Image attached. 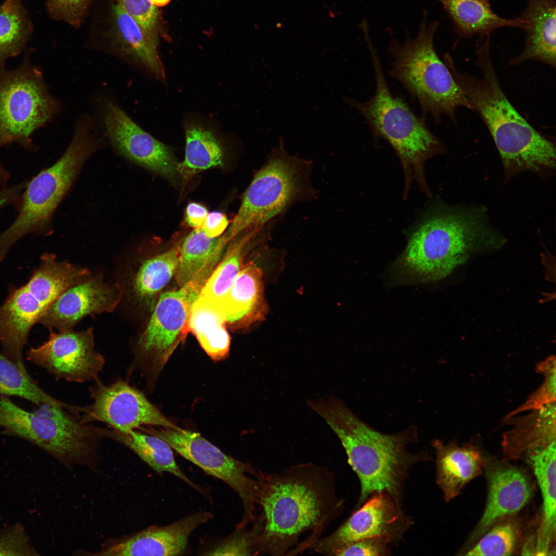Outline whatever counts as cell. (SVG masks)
Segmentation results:
<instances>
[{
  "label": "cell",
  "mask_w": 556,
  "mask_h": 556,
  "mask_svg": "<svg viewBox=\"0 0 556 556\" xmlns=\"http://www.w3.org/2000/svg\"><path fill=\"white\" fill-rule=\"evenodd\" d=\"M221 305L227 324L234 329L247 328L263 321L268 308L261 269L252 262L244 264Z\"/></svg>",
  "instance_id": "obj_21"
},
{
  "label": "cell",
  "mask_w": 556,
  "mask_h": 556,
  "mask_svg": "<svg viewBox=\"0 0 556 556\" xmlns=\"http://www.w3.org/2000/svg\"><path fill=\"white\" fill-rule=\"evenodd\" d=\"M122 297L119 284L91 275L63 291L38 322L50 330L70 329L85 316L113 311Z\"/></svg>",
  "instance_id": "obj_18"
},
{
  "label": "cell",
  "mask_w": 556,
  "mask_h": 556,
  "mask_svg": "<svg viewBox=\"0 0 556 556\" xmlns=\"http://www.w3.org/2000/svg\"><path fill=\"white\" fill-rule=\"evenodd\" d=\"M252 528H236L230 535L219 540L202 551L206 555H259L260 535L263 529L261 515L256 516Z\"/></svg>",
  "instance_id": "obj_37"
},
{
  "label": "cell",
  "mask_w": 556,
  "mask_h": 556,
  "mask_svg": "<svg viewBox=\"0 0 556 556\" xmlns=\"http://www.w3.org/2000/svg\"><path fill=\"white\" fill-rule=\"evenodd\" d=\"M480 1L485 3L486 4H490V0H480Z\"/></svg>",
  "instance_id": "obj_48"
},
{
  "label": "cell",
  "mask_w": 556,
  "mask_h": 556,
  "mask_svg": "<svg viewBox=\"0 0 556 556\" xmlns=\"http://www.w3.org/2000/svg\"><path fill=\"white\" fill-rule=\"evenodd\" d=\"M33 30L23 0H5L0 5V63L20 54Z\"/></svg>",
  "instance_id": "obj_33"
},
{
  "label": "cell",
  "mask_w": 556,
  "mask_h": 556,
  "mask_svg": "<svg viewBox=\"0 0 556 556\" xmlns=\"http://www.w3.org/2000/svg\"><path fill=\"white\" fill-rule=\"evenodd\" d=\"M9 178V173L0 164V187L2 188L6 187Z\"/></svg>",
  "instance_id": "obj_46"
},
{
  "label": "cell",
  "mask_w": 556,
  "mask_h": 556,
  "mask_svg": "<svg viewBox=\"0 0 556 556\" xmlns=\"http://www.w3.org/2000/svg\"><path fill=\"white\" fill-rule=\"evenodd\" d=\"M308 405L337 435L359 478L360 493L356 508L380 492L402 503L405 483L412 467L431 459L427 452L412 453L407 448L418 441L417 429L411 427L398 433L384 434L360 420L335 396L308 401Z\"/></svg>",
  "instance_id": "obj_3"
},
{
  "label": "cell",
  "mask_w": 556,
  "mask_h": 556,
  "mask_svg": "<svg viewBox=\"0 0 556 556\" xmlns=\"http://www.w3.org/2000/svg\"><path fill=\"white\" fill-rule=\"evenodd\" d=\"M55 107L38 73L20 69L4 75L0 79V145L28 144L31 134L49 120Z\"/></svg>",
  "instance_id": "obj_12"
},
{
  "label": "cell",
  "mask_w": 556,
  "mask_h": 556,
  "mask_svg": "<svg viewBox=\"0 0 556 556\" xmlns=\"http://www.w3.org/2000/svg\"><path fill=\"white\" fill-rule=\"evenodd\" d=\"M91 154L87 145L73 140L58 161L27 183L17 218L0 234V263L23 236L31 233L46 235L50 231L54 211Z\"/></svg>",
  "instance_id": "obj_9"
},
{
  "label": "cell",
  "mask_w": 556,
  "mask_h": 556,
  "mask_svg": "<svg viewBox=\"0 0 556 556\" xmlns=\"http://www.w3.org/2000/svg\"><path fill=\"white\" fill-rule=\"evenodd\" d=\"M126 13L148 32L152 34L158 20V9L148 0H115Z\"/></svg>",
  "instance_id": "obj_41"
},
{
  "label": "cell",
  "mask_w": 556,
  "mask_h": 556,
  "mask_svg": "<svg viewBox=\"0 0 556 556\" xmlns=\"http://www.w3.org/2000/svg\"><path fill=\"white\" fill-rule=\"evenodd\" d=\"M0 395L13 396L26 399L37 406L44 404L60 406L71 410L73 405L62 402L47 394L23 368L0 351Z\"/></svg>",
  "instance_id": "obj_35"
},
{
  "label": "cell",
  "mask_w": 556,
  "mask_h": 556,
  "mask_svg": "<svg viewBox=\"0 0 556 556\" xmlns=\"http://www.w3.org/2000/svg\"><path fill=\"white\" fill-rule=\"evenodd\" d=\"M485 474L488 482L486 506L472 540L480 537L502 519L519 511L532 494L529 479L517 467L496 462L487 467Z\"/></svg>",
  "instance_id": "obj_20"
},
{
  "label": "cell",
  "mask_w": 556,
  "mask_h": 556,
  "mask_svg": "<svg viewBox=\"0 0 556 556\" xmlns=\"http://www.w3.org/2000/svg\"><path fill=\"white\" fill-rule=\"evenodd\" d=\"M213 517L211 512L203 511L188 515L167 526H152L135 534L109 540L98 551L91 555H181L186 551L191 534Z\"/></svg>",
  "instance_id": "obj_19"
},
{
  "label": "cell",
  "mask_w": 556,
  "mask_h": 556,
  "mask_svg": "<svg viewBox=\"0 0 556 556\" xmlns=\"http://www.w3.org/2000/svg\"><path fill=\"white\" fill-rule=\"evenodd\" d=\"M88 0H47L48 13L55 18L77 23L86 9Z\"/></svg>",
  "instance_id": "obj_42"
},
{
  "label": "cell",
  "mask_w": 556,
  "mask_h": 556,
  "mask_svg": "<svg viewBox=\"0 0 556 556\" xmlns=\"http://www.w3.org/2000/svg\"><path fill=\"white\" fill-rule=\"evenodd\" d=\"M92 404L84 407L79 418L83 423L100 422L122 433L142 426L175 428L146 397L127 382L119 379L105 385L99 379L90 388Z\"/></svg>",
  "instance_id": "obj_13"
},
{
  "label": "cell",
  "mask_w": 556,
  "mask_h": 556,
  "mask_svg": "<svg viewBox=\"0 0 556 556\" xmlns=\"http://www.w3.org/2000/svg\"><path fill=\"white\" fill-rule=\"evenodd\" d=\"M258 232L250 230L240 233L207 279L199 296L221 304L244 266L246 244Z\"/></svg>",
  "instance_id": "obj_34"
},
{
  "label": "cell",
  "mask_w": 556,
  "mask_h": 556,
  "mask_svg": "<svg viewBox=\"0 0 556 556\" xmlns=\"http://www.w3.org/2000/svg\"><path fill=\"white\" fill-rule=\"evenodd\" d=\"M309 162L289 155L281 140L245 192L228 231L230 241L247 230H261L272 219L298 201L311 198Z\"/></svg>",
  "instance_id": "obj_8"
},
{
  "label": "cell",
  "mask_w": 556,
  "mask_h": 556,
  "mask_svg": "<svg viewBox=\"0 0 556 556\" xmlns=\"http://www.w3.org/2000/svg\"><path fill=\"white\" fill-rule=\"evenodd\" d=\"M39 407L27 411L8 396L0 395V427L7 434L24 439L57 457L72 438L70 416L66 409L60 406L44 404Z\"/></svg>",
  "instance_id": "obj_16"
},
{
  "label": "cell",
  "mask_w": 556,
  "mask_h": 556,
  "mask_svg": "<svg viewBox=\"0 0 556 556\" xmlns=\"http://www.w3.org/2000/svg\"><path fill=\"white\" fill-rule=\"evenodd\" d=\"M541 491L543 499L541 524L531 537L534 555L550 552L555 535V442L528 455Z\"/></svg>",
  "instance_id": "obj_24"
},
{
  "label": "cell",
  "mask_w": 556,
  "mask_h": 556,
  "mask_svg": "<svg viewBox=\"0 0 556 556\" xmlns=\"http://www.w3.org/2000/svg\"><path fill=\"white\" fill-rule=\"evenodd\" d=\"M489 47L487 36L476 51L481 78L459 71L448 54L444 62L488 127L501 159L504 182L525 171L548 177L555 168L554 143L534 129L510 103L499 82Z\"/></svg>",
  "instance_id": "obj_2"
},
{
  "label": "cell",
  "mask_w": 556,
  "mask_h": 556,
  "mask_svg": "<svg viewBox=\"0 0 556 556\" xmlns=\"http://www.w3.org/2000/svg\"><path fill=\"white\" fill-rule=\"evenodd\" d=\"M555 17L554 1L528 0L520 17L527 32L526 45L519 56L509 61V65L534 60L555 67Z\"/></svg>",
  "instance_id": "obj_23"
},
{
  "label": "cell",
  "mask_w": 556,
  "mask_h": 556,
  "mask_svg": "<svg viewBox=\"0 0 556 556\" xmlns=\"http://www.w3.org/2000/svg\"><path fill=\"white\" fill-rule=\"evenodd\" d=\"M366 41L375 74V93L365 102L344 99L364 117L375 138L386 140L394 150L404 170V195L415 183L424 194L430 196L425 164L428 159L444 153L446 148L429 130L424 119L415 115L404 100L392 94L377 53L369 38Z\"/></svg>",
  "instance_id": "obj_5"
},
{
  "label": "cell",
  "mask_w": 556,
  "mask_h": 556,
  "mask_svg": "<svg viewBox=\"0 0 556 556\" xmlns=\"http://www.w3.org/2000/svg\"><path fill=\"white\" fill-rule=\"evenodd\" d=\"M402 504L387 493H375L336 530L317 540L311 549L322 555H332L348 544L376 537H387L395 545L413 523Z\"/></svg>",
  "instance_id": "obj_14"
},
{
  "label": "cell",
  "mask_w": 556,
  "mask_h": 556,
  "mask_svg": "<svg viewBox=\"0 0 556 556\" xmlns=\"http://www.w3.org/2000/svg\"><path fill=\"white\" fill-rule=\"evenodd\" d=\"M256 478L264 523L259 555H294L311 549L343 512L335 474L325 466L301 463L279 473L259 471Z\"/></svg>",
  "instance_id": "obj_1"
},
{
  "label": "cell",
  "mask_w": 556,
  "mask_h": 556,
  "mask_svg": "<svg viewBox=\"0 0 556 556\" xmlns=\"http://www.w3.org/2000/svg\"><path fill=\"white\" fill-rule=\"evenodd\" d=\"M27 358L58 379L83 383L99 379L106 361L95 348L92 328L50 331L47 341L27 352Z\"/></svg>",
  "instance_id": "obj_15"
},
{
  "label": "cell",
  "mask_w": 556,
  "mask_h": 556,
  "mask_svg": "<svg viewBox=\"0 0 556 556\" xmlns=\"http://www.w3.org/2000/svg\"><path fill=\"white\" fill-rule=\"evenodd\" d=\"M152 4L157 6H163L167 5L170 0H148Z\"/></svg>",
  "instance_id": "obj_47"
},
{
  "label": "cell",
  "mask_w": 556,
  "mask_h": 556,
  "mask_svg": "<svg viewBox=\"0 0 556 556\" xmlns=\"http://www.w3.org/2000/svg\"><path fill=\"white\" fill-rule=\"evenodd\" d=\"M394 545L387 537L366 538L348 544L334 552L332 555L383 556L391 554Z\"/></svg>",
  "instance_id": "obj_40"
},
{
  "label": "cell",
  "mask_w": 556,
  "mask_h": 556,
  "mask_svg": "<svg viewBox=\"0 0 556 556\" xmlns=\"http://www.w3.org/2000/svg\"><path fill=\"white\" fill-rule=\"evenodd\" d=\"M539 372L545 376L544 381L540 387L518 408L508 414L506 420L519 413L535 410L555 400V361L554 356L548 358L539 363Z\"/></svg>",
  "instance_id": "obj_38"
},
{
  "label": "cell",
  "mask_w": 556,
  "mask_h": 556,
  "mask_svg": "<svg viewBox=\"0 0 556 556\" xmlns=\"http://www.w3.org/2000/svg\"><path fill=\"white\" fill-rule=\"evenodd\" d=\"M438 26V21L428 22L425 11L415 37L407 35L404 44L392 40L388 47L393 58L389 74L416 99L423 116L429 114L440 123L445 115L456 124L458 107L473 108L435 50L433 39Z\"/></svg>",
  "instance_id": "obj_6"
},
{
  "label": "cell",
  "mask_w": 556,
  "mask_h": 556,
  "mask_svg": "<svg viewBox=\"0 0 556 556\" xmlns=\"http://www.w3.org/2000/svg\"><path fill=\"white\" fill-rule=\"evenodd\" d=\"M428 210L411 230L402 258L424 281L442 279L472 253L503 244L481 209L440 203Z\"/></svg>",
  "instance_id": "obj_4"
},
{
  "label": "cell",
  "mask_w": 556,
  "mask_h": 556,
  "mask_svg": "<svg viewBox=\"0 0 556 556\" xmlns=\"http://www.w3.org/2000/svg\"><path fill=\"white\" fill-rule=\"evenodd\" d=\"M105 428L106 438L124 445L158 473H169L210 499L205 488L192 481L176 463L171 447L163 440L138 429L122 433L111 428Z\"/></svg>",
  "instance_id": "obj_25"
},
{
  "label": "cell",
  "mask_w": 556,
  "mask_h": 556,
  "mask_svg": "<svg viewBox=\"0 0 556 556\" xmlns=\"http://www.w3.org/2000/svg\"><path fill=\"white\" fill-rule=\"evenodd\" d=\"M91 275L86 268L58 261L54 254L42 255L29 281L12 289L0 306V342L5 356L26 368L23 351L32 326L63 291Z\"/></svg>",
  "instance_id": "obj_7"
},
{
  "label": "cell",
  "mask_w": 556,
  "mask_h": 556,
  "mask_svg": "<svg viewBox=\"0 0 556 556\" xmlns=\"http://www.w3.org/2000/svg\"><path fill=\"white\" fill-rule=\"evenodd\" d=\"M27 183L23 182L9 188H2L0 190V209L7 205L20 202L21 195Z\"/></svg>",
  "instance_id": "obj_45"
},
{
  "label": "cell",
  "mask_w": 556,
  "mask_h": 556,
  "mask_svg": "<svg viewBox=\"0 0 556 556\" xmlns=\"http://www.w3.org/2000/svg\"><path fill=\"white\" fill-rule=\"evenodd\" d=\"M207 278L201 276L177 290L160 295L137 340L132 367L145 366L152 371L164 367L187 333L192 307Z\"/></svg>",
  "instance_id": "obj_11"
},
{
  "label": "cell",
  "mask_w": 556,
  "mask_h": 556,
  "mask_svg": "<svg viewBox=\"0 0 556 556\" xmlns=\"http://www.w3.org/2000/svg\"><path fill=\"white\" fill-rule=\"evenodd\" d=\"M113 14L117 39L123 51L158 78L164 79V69L158 56L155 37L117 4L113 6Z\"/></svg>",
  "instance_id": "obj_29"
},
{
  "label": "cell",
  "mask_w": 556,
  "mask_h": 556,
  "mask_svg": "<svg viewBox=\"0 0 556 556\" xmlns=\"http://www.w3.org/2000/svg\"><path fill=\"white\" fill-rule=\"evenodd\" d=\"M229 220L226 215L219 212L208 213L201 228L210 238L218 237L226 230Z\"/></svg>",
  "instance_id": "obj_43"
},
{
  "label": "cell",
  "mask_w": 556,
  "mask_h": 556,
  "mask_svg": "<svg viewBox=\"0 0 556 556\" xmlns=\"http://www.w3.org/2000/svg\"><path fill=\"white\" fill-rule=\"evenodd\" d=\"M37 555L21 524H15L0 531V555Z\"/></svg>",
  "instance_id": "obj_39"
},
{
  "label": "cell",
  "mask_w": 556,
  "mask_h": 556,
  "mask_svg": "<svg viewBox=\"0 0 556 556\" xmlns=\"http://www.w3.org/2000/svg\"><path fill=\"white\" fill-rule=\"evenodd\" d=\"M495 524L468 551L466 555H511L519 538L520 528L514 520H501Z\"/></svg>",
  "instance_id": "obj_36"
},
{
  "label": "cell",
  "mask_w": 556,
  "mask_h": 556,
  "mask_svg": "<svg viewBox=\"0 0 556 556\" xmlns=\"http://www.w3.org/2000/svg\"><path fill=\"white\" fill-rule=\"evenodd\" d=\"M226 325L221 305L199 296L190 310L187 332L194 334L204 351L216 361L225 358L229 352L231 339Z\"/></svg>",
  "instance_id": "obj_26"
},
{
  "label": "cell",
  "mask_w": 556,
  "mask_h": 556,
  "mask_svg": "<svg viewBox=\"0 0 556 556\" xmlns=\"http://www.w3.org/2000/svg\"><path fill=\"white\" fill-rule=\"evenodd\" d=\"M180 244L143 262L133 277L132 292L140 301L149 303L175 275Z\"/></svg>",
  "instance_id": "obj_32"
},
{
  "label": "cell",
  "mask_w": 556,
  "mask_h": 556,
  "mask_svg": "<svg viewBox=\"0 0 556 556\" xmlns=\"http://www.w3.org/2000/svg\"><path fill=\"white\" fill-rule=\"evenodd\" d=\"M229 242L224 234L210 238L201 228L194 229L180 244L175 275L179 287L201 275H210Z\"/></svg>",
  "instance_id": "obj_28"
},
{
  "label": "cell",
  "mask_w": 556,
  "mask_h": 556,
  "mask_svg": "<svg viewBox=\"0 0 556 556\" xmlns=\"http://www.w3.org/2000/svg\"><path fill=\"white\" fill-rule=\"evenodd\" d=\"M138 429L162 439L184 458L220 479L238 494L244 511L236 528H245L254 522L259 493V483L256 477L259 471L249 463L225 454L198 432L178 427L143 426Z\"/></svg>",
  "instance_id": "obj_10"
},
{
  "label": "cell",
  "mask_w": 556,
  "mask_h": 556,
  "mask_svg": "<svg viewBox=\"0 0 556 556\" xmlns=\"http://www.w3.org/2000/svg\"><path fill=\"white\" fill-rule=\"evenodd\" d=\"M101 116L111 143L125 157L165 178H178L177 164L170 149L143 130L112 100L105 101Z\"/></svg>",
  "instance_id": "obj_17"
},
{
  "label": "cell",
  "mask_w": 556,
  "mask_h": 556,
  "mask_svg": "<svg viewBox=\"0 0 556 556\" xmlns=\"http://www.w3.org/2000/svg\"><path fill=\"white\" fill-rule=\"evenodd\" d=\"M207 214V210L204 206L199 203L190 202L186 208V222L194 229L201 228Z\"/></svg>",
  "instance_id": "obj_44"
},
{
  "label": "cell",
  "mask_w": 556,
  "mask_h": 556,
  "mask_svg": "<svg viewBox=\"0 0 556 556\" xmlns=\"http://www.w3.org/2000/svg\"><path fill=\"white\" fill-rule=\"evenodd\" d=\"M431 445L436 455V481L445 500L449 501L482 474L484 459L473 445L459 446L454 442L445 444L439 440L432 441Z\"/></svg>",
  "instance_id": "obj_22"
},
{
  "label": "cell",
  "mask_w": 556,
  "mask_h": 556,
  "mask_svg": "<svg viewBox=\"0 0 556 556\" xmlns=\"http://www.w3.org/2000/svg\"><path fill=\"white\" fill-rule=\"evenodd\" d=\"M452 19L461 35H488L501 27L525 28L520 18L506 19L495 12L490 4L480 0H437Z\"/></svg>",
  "instance_id": "obj_30"
},
{
  "label": "cell",
  "mask_w": 556,
  "mask_h": 556,
  "mask_svg": "<svg viewBox=\"0 0 556 556\" xmlns=\"http://www.w3.org/2000/svg\"><path fill=\"white\" fill-rule=\"evenodd\" d=\"M223 164V152L219 141L210 131L198 127L186 130L184 160L177 164V171L183 184L195 175Z\"/></svg>",
  "instance_id": "obj_31"
},
{
  "label": "cell",
  "mask_w": 556,
  "mask_h": 556,
  "mask_svg": "<svg viewBox=\"0 0 556 556\" xmlns=\"http://www.w3.org/2000/svg\"><path fill=\"white\" fill-rule=\"evenodd\" d=\"M535 411L504 436L502 450L508 459L528 455L555 442V402Z\"/></svg>",
  "instance_id": "obj_27"
}]
</instances>
